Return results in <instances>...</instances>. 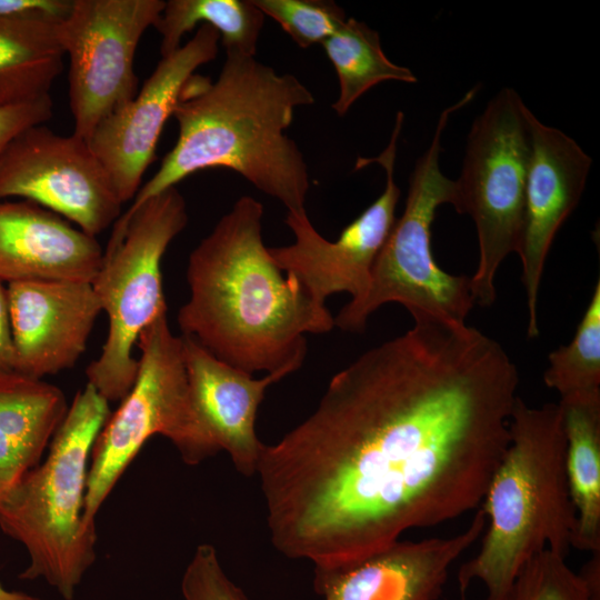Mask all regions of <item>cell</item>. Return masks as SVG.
I'll return each mask as SVG.
<instances>
[{"mask_svg": "<svg viewBox=\"0 0 600 600\" xmlns=\"http://www.w3.org/2000/svg\"><path fill=\"white\" fill-rule=\"evenodd\" d=\"M103 250L57 213L26 200H0V281L92 282Z\"/></svg>", "mask_w": 600, "mask_h": 600, "instance_id": "obj_17", "label": "cell"}, {"mask_svg": "<svg viewBox=\"0 0 600 600\" xmlns=\"http://www.w3.org/2000/svg\"><path fill=\"white\" fill-rule=\"evenodd\" d=\"M478 87L443 109L429 148L417 160L409 179L404 210L380 250L366 294L344 304L334 327L362 332L369 317L390 302L402 304L412 316H424L450 324H466L474 303L470 277L442 270L431 250V226L437 208L452 204L454 180L440 169L441 137L450 116L469 103Z\"/></svg>", "mask_w": 600, "mask_h": 600, "instance_id": "obj_6", "label": "cell"}, {"mask_svg": "<svg viewBox=\"0 0 600 600\" xmlns=\"http://www.w3.org/2000/svg\"><path fill=\"white\" fill-rule=\"evenodd\" d=\"M486 513L451 537L397 540L344 564L314 568L313 589L323 600H437L453 562L482 536Z\"/></svg>", "mask_w": 600, "mask_h": 600, "instance_id": "obj_15", "label": "cell"}, {"mask_svg": "<svg viewBox=\"0 0 600 600\" xmlns=\"http://www.w3.org/2000/svg\"><path fill=\"white\" fill-rule=\"evenodd\" d=\"M14 372L33 379L71 369L102 311L90 282L8 283Z\"/></svg>", "mask_w": 600, "mask_h": 600, "instance_id": "obj_16", "label": "cell"}, {"mask_svg": "<svg viewBox=\"0 0 600 600\" xmlns=\"http://www.w3.org/2000/svg\"><path fill=\"white\" fill-rule=\"evenodd\" d=\"M73 0H0V18L60 23Z\"/></svg>", "mask_w": 600, "mask_h": 600, "instance_id": "obj_29", "label": "cell"}, {"mask_svg": "<svg viewBox=\"0 0 600 600\" xmlns=\"http://www.w3.org/2000/svg\"><path fill=\"white\" fill-rule=\"evenodd\" d=\"M461 600H467V599L464 598V592H461Z\"/></svg>", "mask_w": 600, "mask_h": 600, "instance_id": "obj_33", "label": "cell"}, {"mask_svg": "<svg viewBox=\"0 0 600 600\" xmlns=\"http://www.w3.org/2000/svg\"><path fill=\"white\" fill-rule=\"evenodd\" d=\"M8 199L41 206L94 238L123 204L88 141L46 124L23 130L0 153V200Z\"/></svg>", "mask_w": 600, "mask_h": 600, "instance_id": "obj_11", "label": "cell"}, {"mask_svg": "<svg viewBox=\"0 0 600 600\" xmlns=\"http://www.w3.org/2000/svg\"><path fill=\"white\" fill-rule=\"evenodd\" d=\"M313 102L311 91L293 74H280L252 56L226 51L214 81L193 74L186 83L172 113L178 139L120 217L209 168L237 172L288 212L306 211L308 166L286 131L296 109Z\"/></svg>", "mask_w": 600, "mask_h": 600, "instance_id": "obj_3", "label": "cell"}, {"mask_svg": "<svg viewBox=\"0 0 600 600\" xmlns=\"http://www.w3.org/2000/svg\"><path fill=\"white\" fill-rule=\"evenodd\" d=\"M531 151L519 257L528 308L527 336H539L538 298L546 260L583 193L592 159L560 129L529 117Z\"/></svg>", "mask_w": 600, "mask_h": 600, "instance_id": "obj_14", "label": "cell"}, {"mask_svg": "<svg viewBox=\"0 0 600 600\" xmlns=\"http://www.w3.org/2000/svg\"><path fill=\"white\" fill-rule=\"evenodd\" d=\"M412 319L263 444L256 474L287 558L344 564L482 503L509 443L518 368L477 328Z\"/></svg>", "mask_w": 600, "mask_h": 600, "instance_id": "obj_1", "label": "cell"}, {"mask_svg": "<svg viewBox=\"0 0 600 600\" xmlns=\"http://www.w3.org/2000/svg\"><path fill=\"white\" fill-rule=\"evenodd\" d=\"M183 360L191 398L198 414L238 472H257L263 444L256 432L257 412L266 390L287 377L268 373L254 379L204 349L193 338L181 334Z\"/></svg>", "mask_w": 600, "mask_h": 600, "instance_id": "obj_18", "label": "cell"}, {"mask_svg": "<svg viewBox=\"0 0 600 600\" xmlns=\"http://www.w3.org/2000/svg\"><path fill=\"white\" fill-rule=\"evenodd\" d=\"M507 600H590L577 572L546 549L519 571Z\"/></svg>", "mask_w": 600, "mask_h": 600, "instance_id": "obj_26", "label": "cell"}, {"mask_svg": "<svg viewBox=\"0 0 600 600\" xmlns=\"http://www.w3.org/2000/svg\"><path fill=\"white\" fill-rule=\"evenodd\" d=\"M187 223L186 200L173 187L113 224L91 282L108 317V334L99 357L86 371L87 383L109 402L121 401L133 386L139 368L133 347L140 334L167 312L161 261Z\"/></svg>", "mask_w": 600, "mask_h": 600, "instance_id": "obj_7", "label": "cell"}, {"mask_svg": "<svg viewBox=\"0 0 600 600\" xmlns=\"http://www.w3.org/2000/svg\"><path fill=\"white\" fill-rule=\"evenodd\" d=\"M264 14L252 0H169L154 24L161 36L162 57L181 47V39L198 24L218 31L226 51L256 56Z\"/></svg>", "mask_w": 600, "mask_h": 600, "instance_id": "obj_23", "label": "cell"}, {"mask_svg": "<svg viewBox=\"0 0 600 600\" xmlns=\"http://www.w3.org/2000/svg\"><path fill=\"white\" fill-rule=\"evenodd\" d=\"M566 474L577 514L572 548L600 551V393L560 399Z\"/></svg>", "mask_w": 600, "mask_h": 600, "instance_id": "obj_20", "label": "cell"}, {"mask_svg": "<svg viewBox=\"0 0 600 600\" xmlns=\"http://www.w3.org/2000/svg\"><path fill=\"white\" fill-rule=\"evenodd\" d=\"M0 600H41V599L34 596L24 593V592L8 590L0 583Z\"/></svg>", "mask_w": 600, "mask_h": 600, "instance_id": "obj_32", "label": "cell"}, {"mask_svg": "<svg viewBox=\"0 0 600 600\" xmlns=\"http://www.w3.org/2000/svg\"><path fill=\"white\" fill-rule=\"evenodd\" d=\"M590 600H600V551L591 553V558L578 573Z\"/></svg>", "mask_w": 600, "mask_h": 600, "instance_id": "obj_31", "label": "cell"}, {"mask_svg": "<svg viewBox=\"0 0 600 600\" xmlns=\"http://www.w3.org/2000/svg\"><path fill=\"white\" fill-rule=\"evenodd\" d=\"M530 113L514 89L497 92L470 128L461 173L454 180L452 206L476 224L479 260L470 283L474 303L483 308L497 299L499 267L521 244Z\"/></svg>", "mask_w": 600, "mask_h": 600, "instance_id": "obj_9", "label": "cell"}, {"mask_svg": "<svg viewBox=\"0 0 600 600\" xmlns=\"http://www.w3.org/2000/svg\"><path fill=\"white\" fill-rule=\"evenodd\" d=\"M509 432L480 504L487 519L481 546L457 574L460 592L479 580L487 600H507L521 568L539 552L567 558L577 528L560 404L530 407L518 397Z\"/></svg>", "mask_w": 600, "mask_h": 600, "instance_id": "obj_4", "label": "cell"}, {"mask_svg": "<svg viewBox=\"0 0 600 600\" xmlns=\"http://www.w3.org/2000/svg\"><path fill=\"white\" fill-rule=\"evenodd\" d=\"M264 14L302 49L322 43L347 20L346 13L329 0H252Z\"/></svg>", "mask_w": 600, "mask_h": 600, "instance_id": "obj_25", "label": "cell"}, {"mask_svg": "<svg viewBox=\"0 0 600 600\" xmlns=\"http://www.w3.org/2000/svg\"><path fill=\"white\" fill-rule=\"evenodd\" d=\"M183 600H248L243 590L224 572L216 548L199 544L181 580Z\"/></svg>", "mask_w": 600, "mask_h": 600, "instance_id": "obj_27", "label": "cell"}, {"mask_svg": "<svg viewBox=\"0 0 600 600\" xmlns=\"http://www.w3.org/2000/svg\"><path fill=\"white\" fill-rule=\"evenodd\" d=\"M58 24L0 18V107L50 96L63 70Z\"/></svg>", "mask_w": 600, "mask_h": 600, "instance_id": "obj_21", "label": "cell"}, {"mask_svg": "<svg viewBox=\"0 0 600 600\" xmlns=\"http://www.w3.org/2000/svg\"><path fill=\"white\" fill-rule=\"evenodd\" d=\"M403 119V112L398 111L389 143L380 154L358 158L356 169L371 163L381 166L386 186L376 201L349 223L336 241L323 238L306 211L288 212L284 221L294 234V242L269 248L278 268L296 277L320 303L339 292H347L351 301H357L369 288L374 261L396 222L401 192L394 181V164Z\"/></svg>", "mask_w": 600, "mask_h": 600, "instance_id": "obj_12", "label": "cell"}, {"mask_svg": "<svg viewBox=\"0 0 600 600\" xmlns=\"http://www.w3.org/2000/svg\"><path fill=\"white\" fill-rule=\"evenodd\" d=\"M14 372V347L7 288L0 281V374Z\"/></svg>", "mask_w": 600, "mask_h": 600, "instance_id": "obj_30", "label": "cell"}, {"mask_svg": "<svg viewBox=\"0 0 600 600\" xmlns=\"http://www.w3.org/2000/svg\"><path fill=\"white\" fill-rule=\"evenodd\" d=\"M91 384L77 392L43 462L27 472L0 501V529L27 550L20 579H43L72 600L97 553L96 524L83 519L88 461L110 416Z\"/></svg>", "mask_w": 600, "mask_h": 600, "instance_id": "obj_5", "label": "cell"}, {"mask_svg": "<svg viewBox=\"0 0 600 600\" xmlns=\"http://www.w3.org/2000/svg\"><path fill=\"white\" fill-rule=\"evenodd\" d=\"M51 117L50 96L27 103L0 107V153L17 134L30 127L44 124Z\"/></svg>", "mask_w": 600, "mask_h": 600, "instance_id": "obj_28", "label": "cell"}, {"mask_svg": "<svg viewBox=\"0 0 600 600\" xmlns=\"http://www.w3.org/2000/svg\"><path fill=\"white\" fill-rule=\"evenodd\" d=\"M263 207L243 196L191 251L182 336L247 373L287 376L307 354V333L334 328V317L293 276L281 271L262 240Z\"/></svg>", "mask_w": 600, "mask_h": 600, "instance_id": "obj_2", "label": "cell"}, {"mask_svg": "<svg viewBox=\"0 0 600 600\" xmlns=\"http://www.w3.org/2000/svg\"><path fill=\"white\" fill-rule=\"evenodd\" d=\"M164 6L162 0H73L57 32L69 59L74 136L88 141L104 118L137 94L136 51Z\"/></svg>", "mask_w": 600, "mask_h": 600, "instance_id": "obj_10", "label": "cell"}, {"mask_svg": "<svg viewBox=\"0 0 600 600\" xmlns=\"http://www.w3.org/2000/svg\"><path fill=\"white\" fill-rule=\"evenodd\" d=\"M219 40L217 30L200 24L191 40L162 57L133 99L104 118L88 139L122 203L139 191L186 83L217 57Z\"/></svg>", "mask_w": 600, "mask_h": 600, "instance_id": "obj_13", "label": "cell"}, {"mask_svg": "<svg viewBox=\"0 0 600 600\" xmlns=\"http://www.w3.org/2000/svg\"><path fill=\"white\" fill-rule=\"evenodd\" d=\"M69 406L60 388L0 374V501L39 464Z\"/></svg>", "mask_w": 600, "mask_h": 600, "instance_id": "obj_19", "label": "cell"}, {"mask_svg": "<svg viewBox=\"0 0 600 600\" xmlns=\"http://www.w3.org/2000/svg\"><path fill=\"white\" fill-rule=\"evenodd\" d=\"M544 384L560 399L600 393V279L569 344L548 356Z\"/></svg>", "mask_w": 600, "mask_h": 600, "instance_id": "obj_24", "label": "cell"}, {"mask_svg": "<svg viewBox=\"0 0 600 600\" xmlns=\"http://www.w3.org/2000/svg\"><path fill=\"white\" fill-rule=\"evenodd\" d=\"M321 44L339 79V97L332 103V109L340 117L362 94L382 81H418L410 69L393 63L386 56L379 33L354 18H347Z\"/></svg>", "mask_w": 600, "mask_h": 600, "instance_id": "obj_22", "label": "cell"}, {"mask_svg": "<svg viewBox=\"0 0 600 600\" xmlns=\"http://www.w3.org/2000/svg\"><path fill=\"white\" fill-rule=\"evenodd\" d=\"M137 344L134 383L110 413L90 453L83 506V519L90 524H96L101 506L151 437H166L189 466L220 451L193 404L181 336L171 332L167 312L140 334Z\"/></svg>", "mask_w": 600, "mask_h": 600, "instance_id": "obj_8", "label": "cell"}]
</instances>
